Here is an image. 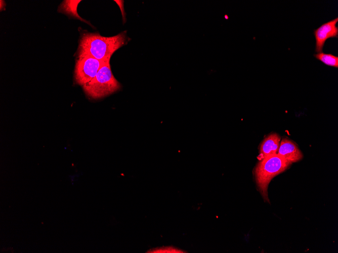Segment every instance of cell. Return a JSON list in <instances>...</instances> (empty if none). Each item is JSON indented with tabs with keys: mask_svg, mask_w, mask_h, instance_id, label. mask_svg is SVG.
Returning a JSON list of instances; mask_svg holds the SVG:
<instances>
[{
	"mask_svg": "<svg viewBox=\"0 0 338 253\" xmlns=\"http://www.w3.org/2000/svg\"><path fill=\"white\" fill-rule=\"evenodd\" d=\"M277 155L290 164L300 161L303 157L296 144L287 138L281 141Z\"/></svg>",
	"mask_w": 338,
	"mask_h": 253,
	"instance_id": "6",
	"label": "cell"
},
{
	"mask_svg": "<svg viewBox=\"0 0 338 253\" xmlns=\"http://www.w3.org/2000/svg\"><path fill=\"white\" fill-rule=\"evenodd\" d=\"M280 137L277 133H272L266 136L260 147V160L269 156L277 154Z\"/></svg>",
	"mask_w": 338,
	"mask_h": 253,
	"instance_id": "7",
	"label": "cell"
},
{
	"mask_svg": "<svg viewBox=\"0 0 338 253\" xmlns=\"http://www.w3.org/2000/svg\"><path fill=\"white\" fill-rule=\"evenodd\" d=\"M81 1H64L59 6L58 11L61 13L70 15L75 18L78 19L83 21L85 20L81 18L77 12L78 4Z\"/></svg>",
	"mask_w": 338,
	"mask_h": 253,
	"instance_id": "8",
	"label": "cell"
},
{
	"mask_svg": "<svg viewBox=\"0 0 338 253\" xmlns=\"http://www.w3.org/2000/svg\"><path fill=\"white\" fill-rule=\"evenodd\" d=\"M104 63L88 56H78L75 63L74 80L83 86L92 80Z\"/></svg>",
	"mask_w": 338,
	"mask_h": 253,
	"instance_id": "4",
	"label": "cell"
},
{
	"mask_svg": "<svg viewBox=\"0 0 338 253\" xmlns=\"http://www.w3.org/2000/svg\"><path fill=\"white\" fill-rule=\"evenodd\" d=\"M314 57L326 65L334 68H338V57L331 54L323 52L314 54Z\"/></svg>",
	"mask_w": 338,
	"mask_h": 253,
	"instance_id": "9",
	"label": "cell"
},
{
	"mask_svg": "<svg viewBox=\"0 0 338 253\" xmlns=\"http://www.w3.org/2000/svg\"><path fill=\"white\" fill-rule=\"evenodd\" d=\"M124 32L111 37L98 33H83L78 48V56H88L104 63L109 62L113 54L126 44Z\"/></svg>",
	"mask_w": 338,
	"mask_h": 253,
	"instance_id": "1",
	"label": "cell"
},
{
	"mask_svg": "<svg viewBox=\"0 0 338 253\" xmlns=\"http://www.w3.org/2000/svg\"><path fill=\"white\" fill-rule=\"evenodd\" d=\"M82 88L89 97L98 99L117 91L120 84L114 77L109 62H106L102 65L95 77Z\"/></svg>",
	"mask_w": 338,
	"mask_h": 253,
	"instance_id": "3",
	"label": "cell"
},
{
	"mask_svg": "<svg viewBox=\"0 0 338 253\" xmlns=\"http://www.w3.org/2000/svg\"><path fill=\"white\" fill-rule=\"evenodd\" d=\"M338 18L322 24L320 27L314 30L315 38V52L317 53L323 52L326 41L330 38H337L338 27L336 23Z\"/></svg>",
	"mask_w": 338,
	"mask_h": 253,
	"instance_id": "5",
	"label": "cell"
},
{
	"mask_svg": "<svg viewBox=\"0 0 338 253\" xmlns=\"http://www.w3.org/2000/svg\"><path fill=\"white\" fill-rule=\"evenodd\" d=\"M291 164L277 154L265 157L257 164L254 171V175L258 189L265 201L269 203L268 187L271 180Z\"/></svg>",
	"mask_w": 338,
	"mask_h": 253,
	"instance_id": "2",
	"label": "cell"
},
{
	"mask_svg": "<svg viewBox=\"0 0 338 253\" xmlns=\"http://www.w3.org/2000/svg\"><path fill=\"white\" fill-rule=\"evenodd\" d=\"M147 252L151 253H182L185 252L182 249L173 246H165L150 249Z\"/></svg>",
	"mask_w": 338,
	"mask_h": 253,
	"instance_id": "10",
	"label": "cell"
}]
</instances>
